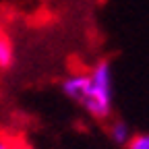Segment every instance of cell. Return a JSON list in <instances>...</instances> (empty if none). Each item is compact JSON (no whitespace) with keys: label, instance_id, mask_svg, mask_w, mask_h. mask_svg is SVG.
Returning <instances> with one entry per match:
<instances>
[{"label":"cell","instance_id":"obj_1","mask_svg":"<svg viewBox=\"0 0 149 149\" xmlns=\"http://www.w3.org/2000/svg\"><path fill=\"white\" fill-rule=\"evenodd\" d=\"M62 95L93 120L114 118V68L108 60L93 62L87 70H72L60 81Z\"/></svg>","mask_w":149,"mask_h":149},{"label":"cell","instance_id":"obj_2","mask_svg":"<svg viewBox=\"0 0 149 149\" xmlns=\"http://www.w3.org/2000/svg\"><path fill=\"white\" fill-rule=\"evenodd\" d=\"M17 62V50L6 25L0 21V70H10Z\"/></svg>","mask_w":149,"mask_h":149},{"label":"cell","instance_id":"obj_3","mask_svg":"<svg viewBox=\"0 0 149 149\" xmlns=\"http://www.w3.org/2000/svg\"><path fill=\"white\" fill-rule=\"evenodd\" d=\"M133 135L135 133H133V128L128 126L126 120H122V118H110L108 120V137H110L112 143H116L120 147H126L128 141L133 139Z\"/></svg>","mask_w":149,"mask_h":149},{"label":"cell","instance_id":"obj_4","mask_svg":"<svg viewBox=\"0 0 149 149\" xmlns=\"http://www.w3.org/2000/svg\"><path fill=\"white\" fill-rule=\"evenodd\" d=\"M124 149H149V133H135Z\"/></svg>","mask_w":149,"mask_h":149},{"label":"cell","instance_id":"obj_5","mask_svg":"<svg viewBox=\"0 0 149 149\" xmlns=\"http://www.w3.org/2000/svg\"><path fill=\"white\" fill-rule=\"evenodd\" d=\"M0 149H21V147L17 145L15 139L6 137V135H0Z\"/></svg>","mask_w":149,"mask_h":149}]
</instances>
